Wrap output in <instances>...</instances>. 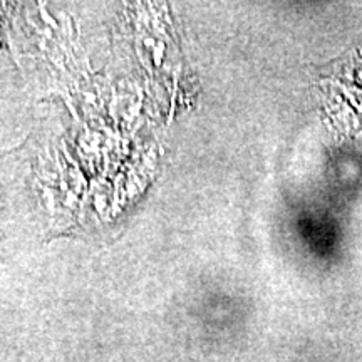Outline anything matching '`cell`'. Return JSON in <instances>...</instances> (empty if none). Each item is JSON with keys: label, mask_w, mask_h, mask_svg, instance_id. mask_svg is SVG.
<instances>
[{"label": "cell", "mask_w": 362, "mask_h": 362, "mask_svg": "<svg viewBox=\"0 0 362 362\" xmlns=\"http://www.w3.org/2000/svg\"><path fill=\"white\" fill-rule=\"evenodd\" d=\"M161 54H163V44L160 42V44H158V54H155V59H156V62H158V64H160Z\"/></svg>", "instance_id": "obj_1"}]
</instances>
